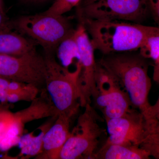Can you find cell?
<instances>
[{"label":"cell","mask_w":159,"mask_h":159,"mask_svg":"<svg viewBox=\"0 0 159 159\" xmlns=\"http://www.w3.org/2000/svg\"><path fill=\"white\" fill-rule=\"evenodd\" d=\"M97 62L116 80L133 107L147 115L151 106L148 97L152 84L145 58L140 54L125 52L104 55Z\"/></svg>","instance_id":"obj_1"},{"label":"cell","mask_w":159,"mask_h":159,"mask_svg":"<svg viewBox=\"0 0 159 159\" xmlns=\"http://www.w3.org/2000/svg\"><path fill=\"white\" fill-rule=\"evenodd\" d=\"M79 19L92 37L94 50L104 55L139 50L154 28L124 21Z\"/></svg>","instance_id":"obj_2"},{"label":"cell","mask_w":159,"mask_h":159,"mask_svg":"<svg viewBox=\"0 0 159 159\" xmlns=\"http://www.w3.org/2000/svg\"><path fill=\"white\" fill-rule=\"evenodd\" d=\"M53 52H45L46 89L59 114L74 117L80 105L79 77L81 66L76 64L73 71L57 62Z\"/></svg>","instance_id":"obj_3"},{"label":"cell","mask_w":159,"mask_h":159,"mask_svg":"<svg viewBox=\"0 0 159 159\" xmlns=\"http://www.w3.org/2000/svg\"><path fill=\"white\" fill-rule=\"evenodd\" d=\"M13 25L20 33L40 45L45 52H53L75 30L68 18L44 13L20 16L15 20Z\"/></svg>","instance_id":"obj_4"},{"label":"cell","mask_w":159,"mask_h":159,"mask_svg":"<svg viewBox=\"0 0 159 159\" xmlns=\"http://www.w3.org/2000/svg\"><path fill=\"white\" fill-rule=\"evenodd\" d=\"M84 107L77 124L70 131L59 159H94L99 138L103 133L99 125L101 118L91 103H87Z\"/></svg>","instance_id":"obj_5"},{"label":"cell","mask_w":159,"mask_h":159,"mask_svg":"<svg viewBox=\"0 0 159 159\" xmlns=\"http://www.w3.org/2000/svg\"><path fill=\"white\" fill-rule=\"evenodd\" d=\"M78 17L141 24L150 14L148 0H99L78 6Z\"/></svg>","instance_id":"obj_6"},{"label":"cell","mask_w":159,"mask_h":159,"mask_svg":"<svg viewBox=\"0 0 159 159\" xmlns=\"http://www.w3.org/2000/svg\"><path fill=\"white\" fill-rule=\"evenodd\" d=\"M92 98L95 108L101 112L105 120L121 116L133 107L116 80L98 62L96 89Z\"/></svg>","instance_id":"obj_7"},{"label":"cell","mask_w":159,"mask_h":159,"mask_svg":"<svg viewBox=\"0 0 159 159\" xmlns=\"http://www.w3.org/2000/svg\"><path fill=\"white\" fill-rule=\"evenodd\" d=\"M44 57L37 51L20 56L0 54V78L28 84L40 91L46 89Z\"/></svg>","instance_id":"obj_8"},{"label":"cell","mask_w":159,"mask_h":159,"mask_svg":"<svg viewBox=\"0 0 159 159\" xmlns=\"http://www.w3.org/2000/svg\"><path fill=\"white\" fill-rule=\"evenodd\" d=\"M105 120L109 134L107 142L137 146L145 142V119L139 110L132 107L121 116Z\"/></svg>","instance_id":"obj_9"},{"label":"cell","mask_w":159,"mask_h":159,"mask_svg":"<svg viewBox=\"0 0 159 159\" xmlns=\"http://www.w3.org/2000/svg\"><path fill=\"white\" fill-rule=\"evenodd\" d=\"M75 36L80 56L81 71L78 80L80 105L84 107L87 103H91L92 96L96 89L97 62L91 39L85 27L81 23L75 30Z\"/></svg>","instance_id":"obj_10"},{"label":"cell","mask_w":159,"mask_h":159,"mask_svg":"<svg viewBox=\"0 0 159 159\" xmlns=\"http://www.w3.org/2000/svg\"><path fill=\"white\" fill-rule=\"evenodd\" d=\"M73 118L65 114H58L45 134L41 151L35 158L59 159L61 152L70 134V125Z\"/></svg>","instance_id":"obj_11"},{"label":"cell","mask_w":159,"mask_h":159,"mask_svg":"<svg viewBox=\"0 0 159 159\" xmlns=\"http://www.w3.org/2000/svg\"><path fill=\"white\" fill-rule=\"evenodd\" d=\"M39 93L27 108L15 113L24 125L34 120L51 118L59 114L46 89L41 90Z\"/></svg>","instance_id":"obj_12"},{"label":"cell","mask_w":159,"mask_h":159,"mask_svg":"<svg viewBox=\"0 0 159 159\" xmlns=\"http://www.w3.org/2000/svg\"><path fill=\"white\" fill-rule=\"evenodd\" d=\"M147 151L133 145L114 144L106 142L94 155V159H148Z\"/></svg>","instance_id":"obj_13"},{"label":"cell","mask_w":159,"mask_h":159,"mask_svg":"<svg viewBox=\"0 0 159 159\" xmlns=\"http://www.w3.org/2000/svg\"><path fill=\"white\" fill-rule=\"evenodd\" d=\"M35 43L9 30L0 31V54L22 56L36 51Z\"/></svg>","instance_id":"obj_14"},{"label":"cell","mask_w":159,"mask_h":159,"mask_svg":"<svg viewBox=\"0 0 159 159\" xmlns=\"http://www.w3.org/2000/svg\"><path fill=\"white\" fill-rule=\"evenodd\" d=\"M39 92L38 89L31 84L6 80L2 94L3 102L31 101Z\"/></svg>","instance_id":"obj_15"},{"label":"cell","mask_w":159,"mask_h":159,"mask_svg":"<svg viewBox=\"0 0 159 159\" xmlns=\"http://www.w3.org/2000/svg\"><path fill=\"white\" fill-rule=\"evenodd\" d=\"M57 116L50 118L46 123L40 126V132L37 136H35L31 133L21 137L19 143L21 149V155L24 157H30L37 156L40 153L44 136L54 123Z\"/></svg>","instance_id":"obj_16"},{"label":"cell","mask_w":159,"mask_h":159,"mask_svg":"<svg viewBox=\"0 0 159 159\" xmlns=\"http://www.w3.org/2000/svg\"><path fill=\"white\" fill-rule=\"evenodd\" d=\"M76 30V29H75ZM75 31L60 43L57 48V54L61 65L66 68L75 63H80V54Z\"/></svg>","instance_id":"obj_17"},{"label":"cell","mask_w":159,"mask_h":159,"mask_svg":"<svg viewBox=\"0 0 159 159\" xmlns=\"http://www.w3.org/2000/svg\"><path fill=\"white\" fill-rule=\"evenodd\" d=\"M25 125L15 113L12 121L0 134V150L5 151L19 144Z\"/></svg>","instance_id":"obj_18"},{"label":"cell","mask_w":159,"mask_h":159,"mask_svg":"<svg viewBox=\"0 0 159 159\" xmlns=\"http://www.w3.org/2000/svg\"><path fill=\"white\" fill-rule=\"evenodd\" d=\"M139 54L145 59H159V28L154 27L140 47Z\"/></svg>","instance_id":"obj_19"},{"label":"cell","mask_w":159,"mask_h":159,"mask_svg":"<svg viewBox=\"0 0 159 159\" xmlns=\"http://www.w3.org/2000/svg\"><path fill=\"white\" fill-rule=\"evenodd\" d=\"M82 0H56L47 11L43 13L51 15H62L78 6Z\"/></svg>","instance_id":"obj_20"},{"label":"cell","mask_w":159,"mask_h":159,"mask_svg":"<svg viewBox=\"0 0 159 159\" xmlns=\"http://www.w3.org/2000/svg\"><path fill=\"white\" fill-rule=\"evenodd\" d=\"M146 136L144 143L159 144V123L151 117L145 118Z\"/></svg>","instance_id":"obj_21"},{"label":"cell","mask_w":159,"mask_h":159,"mask_svg":"<svg viewBox=\"0 0 159 159\" xmlns=\"http://www.w3.org/2000/svg\"><path fill=\"white\" fill-rule=\"evenodd\" d=\"M14 113L8 110L6 107H0V134L12 121Z\"/></svg>","instance_id":"obj_22"},{"label":"cell","mask_w":159,"mask_h":159,"mask_svg":"<svg viewBox=\"0 0 159 159\" xmlns=\"http://www.w3.org/2000/svg\"><path fill=\"white\" fill-rule=\"evenodd\" d=\"M140 147L147 151L150 157L159 159V144L156 143H144Z\"/></svg>","instance_id":"obj_23"},{"label":"cell","mask_w":159,"mask_h":159,"mask_svg":"<svg viewBox=\"0 0 159 159\" xmlns=\"http://www.w3.org/2000/svg\"><path fill=\"white\" fill-rule=\"evenodd\" d=\"M150 14L159 28V0H148Z\"/></svg>","instance_id":"obj_24"},{"label":"cell","mask_w":159,"mask_h":159,"mask_svg":"<svg viewBox=\"0 0 159 159\" xmlns=\"http://www.w3.org/2000/svg\"><path fill=\"white\" fill-rule=\"evenodd\" d=\"M145 117H151L159 122V95L156 102L153 105L151 106L148 114Z\"/></svg>","instance_id":"obj_25"},{"label":"cell","mask_w":159,"mask_h":159,"mask_svg":"<svg viewBox=\"0 0 159 159\" xmlns=\"http://www.w3.org/2000/svg\"><path fill=\"white\" fill-rule=\"evenodd\" d=\"M9 30L8 23L5 14L0 12V31Z\"/></svg>","instance_id":"obj_26"},{"label":"cell","mask_w":159,"mask_h":159,"mask_svg":"<svg viewBox=\"0 0 159 159\" xmlns=\"http://www.w3.org/2000/svg\"><path fill=\"white\" fill-rule=\"evenodd\" d=\"M153 79L155 82L159 84V59L154 62Z\"/></svg>","instance_id":"obj_27"},{"label":"cell","mask_w":159,"mask_h":159,"mask_svg":"<svg viewBox=\"0 0 159 159\" xmlns=\"http://www.w3.org/2000/svg\"><path fill=\"white\" fill-rule=\"evenodd\" d=\"M99 0H82L79 4L78 6L79 7H84L92 4V3L97 2Z\"/></svg>","instance_id":"obj_28"},{"label":"cell","mask_w":159,"mask_h":159,"mask_svg":"<svg viewBox=\"0 0 159 159\" xmlns=\"http://www.w3.org/2000/svg\"><path fill=\"white\" fill-rule=\"evenodd\" d=\"M0 12L3 13V14H5L3 0H0Z\"/></svg>","instance_id":"obj_29"},{"label":"cell","mask_w":159,"mask_h":159,"mask_svg":"<svg viewBox=\"0 0 159 159\" xmlns=\"http://www.w3.org/2000/svg\"><path fill=\"white\" fill-rule=\"evenodd\" d=\"M24 2H42L45 0H21Z\"/></svg>","instance_id":"obj_30"},{"label":"cell","mask_w":159,"mask_h":159,"mask_svg":"<svg viewBox=\"0 0 159 159\" xmlns=\"http://www.w3.org/2000/svg\"></svg>","instance_id":"obj_31"}]
</instances>
